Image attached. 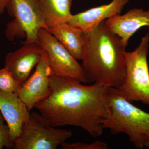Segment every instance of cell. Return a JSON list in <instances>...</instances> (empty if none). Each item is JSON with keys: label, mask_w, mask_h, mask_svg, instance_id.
Segmentation results:
<instances>
[{"label": "cell", "mask_w": 149, "mask_h": 149, "mask_svg": "<svg viewBox=\"0 0 149 149\" xmlns=\"http://www.w3.org/2000/svg\"><path fill=\"white\" fill-rule=\"evenodd\" d=\"M81 83L69 77L50 75L49 95L35 108L53 127L72 125L97 138L103 133L102 122L106 114L108 87Z\"/></svg>", "instance_id": "1"}, {"label": "cell", "mask_w": 149, "mask_h": 149, "mask_svg": "<svg viewBox=\"0 0 149 149\" xmlns=\"http://www.w3.org/2000/svg\"><path fill=\"white\" fill-rule=\"evenodd\" d=\"M104 21L85 33L81 65L87 83L118 88L125 77L127 46Z\"/></svg>", "instance_id": "2"}, {"label": "cell", "mask_w": 149, "mask_h": 149, "mask_svg": "<svg viewBox=\"0 0 149 149\" xmlns=\"http://www.w3.org/2000/svg\"><path fill=\"white\" fill-rule=\"evenodd\" d=\"M107 113L103 128L113 135L124 133L136 148L143 149L149 143V113L133 105L120 91L108 87Z\"/></svg>", "instance_id": "3"}, {"label": "cell", "mask_w": 149, "mask_h": 149, "mask_svg": "<svg viewBox=\"0 0 149 149\" xmlns=\"http://www.w3.org/2000/svg\"><path fill=\"white\" fill-rule=\"evenodd\" d=\"M149 52L148 33L142 37L134 50L126 52L125 77L117 89L130 102H141L149 106Z\"/></svg>", "instance_id": "4"}, {"label": "cell", "mask_w": 149, "mask_h": 149, "mask_svg": "<svg viewBox=\"0 0 149 149\" xmlns=\"http://www.w3.org/2000/svg\"><path fill=\"white\" fill-rule=\"evenodd\" d=\"M6 9L14 17L7 24L6 29L9 41H13L16 37H25L23 42L39 43L40 29L49 30L40 10L39 0H10Z\"/></svg>", "instance_id": "5"}, {"label": "cell", "mask_w": 149, "mask_h": 149, "mask_svg": "<svg viewBox=\"0 0 149 149\" xmlns=\"http://www.w3.org/2000/svg\"><path fill=\"white\" fill-rule=\"evenodd\" d=\"M71 130L48 123L40 113L33 112L23 123L14 149H56L72 136Z\"/></svg>", "instance_id": "6"}, {"label": "cell", "mask_w": 149, "mask_h": 149, "mask_svg": "<svg viewBox=\"0 0 149 149\" xmlns=\"http://www.w3.org/2000/svg\"><path fill=\"white\" fill-rule=\"evenodd\" d=\"M38 38L39 44L47 55L51 75L69 77L87 83L81 65L49 30L40 29Z\"/></svg>", "instance_id": "7"}, {"label": "cell", "mask_w": 149, "mask_h": 149, "mask_svg": "<svg viewBox=\"0 0 149 149\" xmlns=\"http://www.w3.org/2000/svg\"><path fill=\"white\" fill-rule=\"evenodd\" d=\"M50 75L47 55L44 50L42 58L35 72L21 85L17 93L29 111L35 108L36 104L49 95Z\"/></svg>", "instance_id": "8"}, {"label": "cell", "mask_w": 149, "mask_h": 149, "mask_svg": "<svg viewBox=\"0 0 149 149\" xmlns=\"http://www.w3.org/2000/svg\"><path fill=\"white\" fill-rule=\"evenodd\" d=\"M22 44L21 48L7 54L4 66L21 85L29 78L32 69L39 63L44 52L39 43Z\"/></svg>", "instance_id": "9"}, {"label": "cell", "mask_w": 149, "mask_h": 149, "mask_svg": "<svg viewBox=\"0 0 149 149\" xmlns=\"http://www.w3.org/2000/svg\"><path fill=\"white\" fill-rule=\"evenodd\" d=\"M129 1L112 0L106 4L72 15L67 23L81 29L84 33H87L95 29L103 22L120 14Z\"/></svg>", "instance_id": "10"}, {"label": "cell", "mask_w": 149, "mask_h": 149, "mask_svg": "<svg viewBox=\"0 0 149 149\" xmlns=\"http://www.w3.org/2000/svg\"><path fill=\"white\" fill-rule=\"evenodd\" d=\"M104 23L107 28L127 46L130 38L139 29L149 27V10L132 9L122 15L120 14L107 19Z\"/></svg>", "instance_id": "11"}, {"label": "cell", "mask_w": 149, "mask_h": 149, "mask_svg": "<svg viewBox=\"0 0 149 149\" xmlns=\"http://www.w3.org/2000/svg\"><path fill=\"white\" fill-rule=\"evenodd\" d=\"M29 112L17 93L0 91V112L8 125L13 144L20 135L23 123L29 118Z\"/></svg>", "instance_id": "12"}, {"label": "cell", "mask_w": 149, "mask_h": 149, "mask_svg": "<svg viewBox=\"0 0 149 149\" xmlns=\"http://www.w3.org/2000/svg\"><path fill=\"white\" fill-rule=\"evenodd\" d=\"M49 32L76 59H81L85 41L83 31L65 23L51 28Z\"/></svg>", "instance_id": "13"}, {"label": "cell", "mask_w": 149, "mask_h": 149, "mask_svg": "<svg viewBox=\"0 0 149 149\" xmlns=\"http://www.w3.org/2000/svg\"><path fill=\"white\" fill-rule=\"evenodd\" d=\"M72 0H39L40 8L49 31L59 24L67 23L72 14Z\"/></svg>", "instance_id": "14"}, {"label": "cell", "mask_w": 149, "mask_h": 149, "mask_svg": "<svg viewBox=\"0 0 149 149\" xmlns=\"http://www.w3.org/2000/svg\"><path fill=\"white\" fill-rule=\"evenodd\" d=\"M21 86L6 68L0 69V91L17 94Z\"/></svg>", "instance_id": "15"}, {"label": "cell", "mask_w": 149, "mask_h": 149, "mask_svg": "<svg viewBox=\"0 0 149 149\" xmlns=\"http://www.w3.org/2000/svg\"><path fill=\"white\" fill-rule=\"evenodd\" d=\"M4 118L0 112V149L5 147L7 149H13L14 144L11 141L9 128L5 123Z\"/></svg>", "instance_id": "16"}, {"label": "cell", "mask_w": 149, "mask_h": 149, "mask_svg": "<svg viewBox=\"0 0 149 149\" xmlns=\"http://www.w3.org/2000/svg\"><path fill=\"white\" fill-rule=\"evenodd\" d=\"M63 149H107V145L104 142L100 141H96L91 143H78L69 144L64 143L61 145Z\"/></svg>", "instance_id": "17"}, {"label": "cell", "mask_w": 149, "mask_h": 149, "mask_svg": "<svg viewBox=\"0 0 149 149\" xmlns=\"http://www.w3.org/2000/svg\"><path fill=\"white\" fill-rule=\"evenodd\" d=\"M10 1V0H0V16L3 13Z\"/></svg>", "instance_id": "18"}, {"label": "cell", "mask_w": 149, "mask_h": 149, "mask_svg": "<svg viewBox=\"0 0 149 149\" xmlns=\"http://www.w3.org/2000/svg\"><path fill=\"white\" fill-rule=\"evenodd\" d=\"M146 147H147V148H149V143H148L147 144V146H146Z\"/></svg>", "instance_id": "19"}]
</instances>
